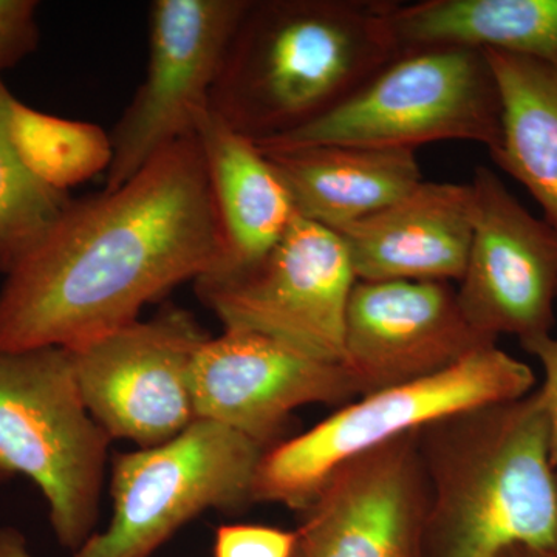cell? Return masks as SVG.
I'll return each instance as SVG.
<instances>
[{"label": "cell", "instance_id": "cell-19", "mask_svg": "<svg viewBox=\"0 0 557 557\" xmlns=\"http://www.w3.org/2000/svg\"><path fill=\"white\" fill-rule=\"evenodd\" d=\"M483 53L502 104L500 143L491 157L525 186L557 230V58Z\"/></svg>", "mask_w": 557, "mask_h": 557}, {"label": "cell", "instance_id": "cell-6", "mask_svg": "<svg viewBox=\"0 0 557 557\" xmlns=\"http://www.w3.org/2000/svg\"><path fill=\"white\" fill-rule=\"evenodd\" d=\"M502 135L496 76L483 51L429 47L399 51L343 104L260 149L354 145L412 149L463 139L490 153Z\"/></svg>", "mask_w": 557, "mask_h": 557}, {"label": "cell", "instance_id": "cell-9", "mask_svg": "<svg viewBox=\"0 0 557 557\" xmlns=\"http://www.w3.org/2000/svg\"><path fill=\"white\" fill-rule=\"evenodd\" d=\"M249 0H156L145 79L110 132L104 190L120 188L172 143L196 134Z\"/></svg>", "mask_w": 557, "mask_h": 557}, {"label": "cell", "instance_id": "cell-3", "mask_svg": "<svg viewBox=\"0 0 557 557\" xmlns=\"http://www.w3.org/2000/svg\"><path fill=\"white\" fill-rule=\"evenodd\" d=\"M429 487L426 557L557 556V469L541 391L417 431Z\"/></svg>", "mask_w": 557, "mask_h": 557}, {"label": "cell", "instance_id": "cell-20", "mask_svg": "<svg viewBox=\"0 0 557 557\" xmlns=\"http://www.w3.org/2000/svg\"><path fill=\"white\" fill-rule=\"evenodd\" d=\"M7 121L22 164L46 188L69 194L112 164V137L97 124L40 112L16 97Z\"/></svg>", "mask_w": 557, "mask_h": 557}, {"label": "cell", "instance_id": "cell-26", "mask_svg": "<svg viewBox=\"0 0 557 557\" xmlns=\"http://www.w3.org/2000/svg\"><path fill=\"white\" fill-rule=\"evenodd\" d=\"M496 557H557L552 553L542 552V549L527 547V545H511V547L502 549Z\"/></svg>", "mask_w": 557, "mask_h": 557}, {"label": "cell", "instance_id": "cell-4", "mask_svg": "<svg viewBox=\"0 0 557 557\" xmlns=\"http://www.w3.org/2000/svg\"><path fill=\"white\" fill-rule=\"evenodd\" d=\"M112 442L84 405L67 348L0 350V483L30 479L73 553L97 533Z\"/></svg>", "mask_w": 557, "mask_h": 557}, {"label": "cell", "instance_id": "cell-15", "mask_svg": "<svg viewBox=\"0 0 557 557\" xmlns=\"http://www.w3.org/2000/svg\"><path fill=\"white\" fill-rule=\"evenodd\" d=\"M474 233L471 185L421 182L336 234L357 281H461Z\"/></svg>", "mask_w": 557, "mask_h": 557}, {"label": "cell", "instance_id": "cell-13", "mask_svg": "<svg viewBox=\"0 0 557 557\" xmlns=\"http://www.w3.org/2000/svg\"><path fill=\"white\" fill-rule=\"evenodd\" d=\"M417 431L341 465L300 515L295 557H426Z\"/></svg>", "mask_w": 557, "mask_h": 557}, {"label": "cell", "instance_id": "cell-18", "mask_svg": "<svg viewBox=\"0 0 557 557\" xmlns=\"http://www.w3.org/2000/svg\"><path fill=\"white\" fill-rule=\"evenodd\" d=\"M388 22L399 51L458 47L557 58V0L394 2Z\"/></svg>", "mask_w": 557, "mask_h": 557}, {"label": "cell", "instance_id": "cell-17", "mask_svg": "<svg viewBox=\"0 0 557 557\" xmlns=\"http://www.w3.org/2000/svg\"><path fill=\"white\" fill-rule=\"evenodd\" d=\"M260 150L287 188L299 218L335 233L423 182L412 149L313 145Z\"/></svg>", "mask_w": 557, "mask_h": 557}, {"label": "cell", "instance_id": "cell-21", "mask_svg": "<svg viewBox=\"0 0 557 557\" xmlns=\"http://www.w3.org/2000/svg\"><path fill=\"white\" fill-rule=\"evenodd\" d=\"M9 87L0 76V273L9 274L46 237L69 207V194L40 185L13 148Z\"/></svg>", "mask_w": 557, "mask_h": 557}, {"label": "cell", "instance_id": "cell-5", "mask_svg": "<svg viewBox=\"0 0 557 557\" xmlns=\"http://www.w3.org/2000/svg\"><path fill=\"white\" fill-rule=\"evenodd\" d=\"M534 384L530 366L491 346L428 379L366 395L267 449L256 474L255 504L302 512L351 458L461 410L525 397Z\"/></svg>", "mask_w": 557, "mask_h": 557}, {"label": "cell", "instance_id": "cell-2", "mask_svg": "<svg viewBox=\"0 0 557 557\" xmlns=\"http://www.w3.org/2000/svg\"><path fill=\"white\" fill-rule=\"evenodd\" d=\"M386 0H249L209 109L267 145L343 104L399 53Z\"/></svg>", "mask_w": 557, "mask_h": 557}, {"label": "cell", "instance_id": "cell-25", "mask_svg": "<svg viewBox=\"0 0 557 557\" xmlns=\"http://www.w3.org/2000/svg\"><path fill=\"white\" fill-rule=\"evenodd\" d=\"M0 557H35L27 539L14 527H0Z\"/></svg>", "mask_w": 557, "mask_h": 557}, {"label": "cell", "instance_id": "cell-22", "mask_svg": "<svg viewBox=\"0 0 557 557\" xmlns=\"http://www.w3.org/2000/svg\"><path fill=\"white\" fill-rule=\"evenodd\" d=\"M298 530L252 525V523H223L214 534V557H295L298 549Z\"/></svg>", "mask_w": 557, "mask_h": 557}, {"label": "cell", "instance_id": "cell-7", "mask_svg": "<svg viewBox=\"0 0 557 557\" xmlns=\"http://www.w3.org/2000/svg\"><path fill=\"white\" fill-rule=\"evenodd\" d=\"M265 450L234 429L197 418L163 445L119 454L112 520L73 557H150L201 512L247 508Z\"/></svg>", "mask_w": 557, "mask_h": 557}, {"label": "cell", "instance_id": "cell-1", "mask_svg": "<svg viewBox=\"0 0 557 557\" xmlns=\"http://www.w3.org/2000/svg\"><path fill=\"white\" fill-rule=\"evenodd\" d=\"M222 231L196 134L124 185L72 200L0 288V350L76 348L218 269Z\"/></svg>", "mask_w": 557, "mask_h": 557}, {"label": "cell", "instance_id": "cell-8", "mask_svg": "<svg viewBox=\"0 0 557 557\" xmlns=\"http://www.w3.org/2000/svg\"><path fill=\"white\" fill-rule=\"evenodd\" d=\"M357 276L335 231L296 218L265 258L228 277H200L196 295L225 330H247L307 357L343 364Z\"/></svg>", "mask_w": 557, "mask_h": 557}, {"label": "cell", "instance_id": "cell-11", "mask_svg": "<svg viewBox=\"0 0 557 557\" xmlns=\"http://www.w3.org/2000/svg\"><path fill=\"white\" fill-rule=\"evenodd\" d=\"M474 233L457 288L468 321L487 338L520 344L552 335L557 298V230L537 219L487 168L475 170Z\"/></svg>", "mask_w": 557, "mask_h": 557}, {"label": "cell", "instance_id": "cell-14", "mask_svg": "<svg viewBox=\"0 0 557 557\" xmlns=\"http://www.w3.org/2000/svg\"><path fill=\"white\" fill-rule=\"evenodd\" d=\"M197 418L240 432L269 449L293 410L348 405L357 397L343 364L307 357L247 330L201 344L189 370Z\"/></svg>", "mask_w": 557, "mask_h": 557}, {"label": "cell", "instance_id": "cell-24", "mask_svg": "<svg viewBox=\"0 0 557 557\" xmlns=\"http://www.w3.org/2000/svg\"><path fill=\"white\" fill-rule=\"evenodd\" d=\"M528 354L539 359L544 369L545 380L541 391L548 420L549 457L557 469V338L552 335L522 343Z\"/></svg>", "mask_w": 557, "mask_h": 557}, {"label": "cell", "instance_id": "cell-12", "mask_svg": "<svg viewBox=\"0 0 557 557\" xmlns=\"http://www.w3.org/2000/svg\"><path fill=\"white\" fill-rule=\"evenodd\" d=\"M497 341L461 310L457 288L440 281H357L344 333V361L359 397L428 379Z\"/></svg>", "mask_w": 557, "mask_h": 557}, {"label": "cell", "instance_id": "cell-10", "mask_svg": "<svg viewBox=\"0 0 557 557\" xmlns=\"http://www.w3.org/2000/svg\"><path fill=\"white\" fill-rule=\"evenodd\" d=\"M209 338L189 311L171 307L67 350L90 416L110 438L145 449L170 442L197 420L189 370Z\"/></svg>", "mask_w": 557, "mask_h": 557}, {"label": "cell", "instance_id": "cell-23", "mask_svg": "<svg viewBox=\"0 0 557 557\" xmlns=\"http://www.w3.org/2000/svg\"><path fill=\"white\" fill-rule=\"evenodd\" d=\"M38 10L35 0H0V76L38 47Z\"/></svg>", "mask_w": 557, "mask_h": 557}, {"label": "cell", "instance_id": "cell-16", "mask_svg": "<svg viewBox=\"0 0 557 557\" xmlns=\"http://www.w3.org/2000/svg\"><path fill=\"white\" fill-rule=\"evenodd\" d=\"M196 137L223 239L218 269L205 276H234L265 258L287 234L298 212L265 153L218 113L211 109L201 113Z\"/></svg>", "mask_w": 557, "mask_h": 557}]
</instances>
